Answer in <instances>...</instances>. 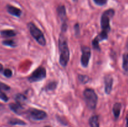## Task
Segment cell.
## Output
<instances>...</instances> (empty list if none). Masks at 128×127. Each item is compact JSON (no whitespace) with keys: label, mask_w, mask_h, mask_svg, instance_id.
<instances>
[{"label":"cell","mask_w":128,"mask_h":127,"mask_svg":"<svg viewBox=\"0 0 128 127\" xmlns=\"http://www.w3.org/2000/svg\"><path fill=\"white\" fill-rule=\"evenodd\" d=\"M59 51L60 52V64L62 67H66L68 63L70 54L67 41L62 35H61L59 39Z\"/></svg>","instance_id":"obj_1"},{"label":"cell","mask_w":128,"mask_h":127,"mask_svg":"<svg viewBox=\"0 0 128 127\" xmlns=\"http://www.w3.org/2000/svg\"><path fill=\"white\" fill-rule=\"evenodd\" d=\"M84 100L89 108L94 110L96 108L98 103V96L92 88H86L83 92Z\"/></svg>","instance_id":"obj_2"},{"label":"cell","mask_w":128,"mask_h":127,"mask_svg":"<svg viewBox=\"0 0 128 127\" xmlns=\"http://www.w3.org/2000/svg\"><path fill=\"white\" fill-rule=\"evenodd\" d=\"M115 11L113 9H109L106 10L102 14L101 17V26L102 31L108 33L111 29L110 27V21L114 16Z\"/></svg>","instance_id":"obj_3"},{"label":"cell","mask_w":128,"mask_h":127,"mask_svg":"<svg viewBox=\"0 0 128 127\" xmlns=\"http://www.w3.org/2000/svg\"><path fill=\"white\" fill-rule=\"evenodd\" d=\"M28 26L29 30H30L31 36L34 38V39L37 41L38 43L41 46H45L46 41L41 30L38 27H37V26L32 22H29Z\"/></svg>","instance_id":"obj_4"},{"label":"cell","mask_w":128,"mask_h":127,"mask_svg":"<svg viewBox=\"0 0 128 127\" xmlns=\"http://www.w3.org/2000/svg\"><path fill=\"white\" fill-rule=\"evenodd\" d=\"M46 71L45 68L42 67H40L36 68L32 73V74L29 77L28 80L30 82H36L38 81L42 80L46 77Z\"/></svg>","instance_id":"obj_5"},{"label":"cell","mask_w":128,"mask_h":127,"mask_svg":"<svg viewBox=\"0 0 128 127\" xmlns=\"http://www.w3.org/2000/svg\"><path fill=\"white\" fill-rule=\"evenodd\" d=\"M29 117L34 120H42L47 117V114L44 111L36 108H31L27 112Z\"/></svg>","instance_id":"obj_6"},{"label":"cell","mask_w":128,"mask_h":127,"mask_svg":"<svg viewBox=\"0 0 128 127\" xmlns=\"http://www.w3.org/2000/svg\"><path fill=\"white\" fill-rule=\"evenodd\" d=\"M82 56H81V62L82 66L84 67H88L91 57V49L88 46H82Z\"/></svg>","instance_id":"obj_7"},{"label":"cell","mask_w":128,"mask_h":127,"mask_svg":"<svg viewBox=\"0 0 128 127\" xmlns=\"http://www.w3.org/2000/svg\"><path fill=\"white\" fill-rule=\"evenodd\" d=\"M105 85V92L107 94H110L112 90L113 78L111 75H106L104 78Z\"/></svg>","instance_id":"obj_8"},{"label":"cell","mask_w":128,"mask_h":127,"mask_svg":"<svg viewBox=\"0 0 128 127\" xmlns=\"http://www.w3.org/2000/svg\"><path fill=\"white\" fill-rule=\"evenodd\" d=\"M9 107H10V109L14 112V113H16V114L21 115V113L23 112V107H22L21 105L19 104L18 103H10L9 105Z\"/></svg>","instance_id":"obj_9"},{"label":"cell","mask_w":128,"mask_h":127,"mask_svg":"<svg viewBox=\"0 0 128 127\" xmlns=\"http://www.w3.org/2000/svg\"><path fill=\"white\" fill-rule=\"evenodd\" d=\"M7 11L10 14L16 16V17H20L21 13H22V11L20 9L14 7L13 6H11V5H8L7 6Z\"/></svg>","instance_id":"obj_10"},{"label":"cell","mask_w":128,"mask_h":127,"mask_svg":"<svg viewBox=\"0 0 128 127\" xmlns=\"http://www.w3.org/2000/svg\"><path fill=\"white\" fill-rule=\"evenodd\" d=\"M58 14L61 19L62 21H63V23H65L67 19V16H66V7L62 5V6H60L57 9Z\"/></svg>","instance_id":"obj_11"},{"label":"cell","mask_w":128,"mask_h":127,"mask_svg":"<svg viewBox=\"0 0 128 127\" xmlns=\"http://www.w3.org/2000/svg\"><path fill=\"white\" fill-rule=\"evenodd\" d=\"M121 107H122V105H121V103H116L114 105L113 108H112V112H113L114 116L116 119H118L120 117Z\"/></svg>","instance_id":"obj_12"},{"label":"cell","mask_w":128,"mask_h":127,"mask_svg":"<svg viewBox=\"0 0 128 127\" xmlns=\"http://www.w3.org/2000/svg\"><path fill=\"white\" fill-rule=\"evenodd\" d=\"M0 34L1 36L3 37H6V38H8V37H14L16 36V33L13 30H3V31H0Z\"/></svg>","instance_id":"obj_13"},{"label":"cell","mask_w":128,"mask_h":127,"mask_svg":"<svg viewBox=\"0 0 128 127\" xmlns=\"http://www.w3.org/2000/svg\"><path fill=\"white\" fill-rule=\"evenodd\" d=\"M89 123H90V125L91 127H100L98 116H92L89 120Z\"/></svg>","instance_id":"obj_14"},{"label":"cell","mask_w":128,"mask_h":127,"mask_svg":"<svg viewBox=\"0 0 128 127\" xmlns=\"http://www.w3.org/2000/svg\"><path fill=\"white\" fill-rule=\"evenodd\" d=\"M26 100H27V98L26 97V96L23 94H21V93H18L15 97V100H16V103H19L21 105L25 103Z\"/></svg>","instance_id":"obj_15"},{"label":"cell","mask_w":128,"mask_h":127,"mask_svg":"<svg viewBox=\"0 0 128 127\" xmlns=\"http://www.w3.org/2000/svg\"><path fill=\"white\" fill-rule=\"evenodd\" d=\"M122 68L128 72V53L124 54L122 56Z\"/></svg>","instance_id":"obj_16"},{"label":"cell","mask_w":128,"mask_h":127,"mask_svg":"<svg viewBox=\"0 0 128 127\" xmlns=\"http://www.w3.org/2000/svg\"><path fill=\"white\" fill-rule=\"evenodd\" d=\"M108 37V33L104 32V31H101L94 39L100 42V41L107 39Z\"/></svg>","instance_id":"obj_17"},{"label":"cell","mask_w":128,"mask_h":127,"mask_svg":"<svg viewBox=\"0 0 128 127\" xmlns=\"http://www.w3.org/2000/svg\"><path fill=\"white\" fill-rule=\"evenodd\" d=\"M9 123L10 125H26V123L24 122H23L21 120L18 119V118H12V119H11L9 121Z\"/></svg>","instance_id":"obj_18"},{"label":"cell","mask_w":128,"mask_h":127,"mask_svg":"<svg viewBox=\"0 0 128 127\" xmlns=\"http://www.w3.org/2000/svg\"><path fill=\"white\" fill-rule=\"evenodd\" d=\"M56 87H57V82H50V83L46 85V90L48 91H52L55 90Z\"/></svg>","instance_id":"obj_19"},{"label":"cell","mask_w":128,"mask_h":127,"mask_svg":"<svg viewBox=\"0 0 128 127\" xmlns=\"http://www.w3.org/2000/svg\"><path fill=\"white\" fill-rule=\"evenodd\" d=\"M2 44L5 45V46H9V47H14L16 46V42L12 40H5V41H2Z\"/></svg>","instance_id":"obj_20"},{"label":"cell","mask_w":128,"mask_h":127,"mask_svg":"<svg viewBox=\"0 0 128 127\" xmlns=\"http://www.w3.org/2000/svg\"><path fill=\"white\" fill-rule=\"evenodd\" d=\"M78 79L81 83H86L88 82L89 80H90V78H89L88 76L86 75L80 74L78 75Z\"/></svg>","instance_id":"obj_21"},{"label":"cell","mask_w":128,"mask_h":127,"mask_svg":"<svg viewBox=\"0 0 128 127\" xmlns=\"http://www.w3.org/2000/svg\"><path fill=\"white\" fill-rule=\"evenodd\" d=\"M9 90H10V86L0 82V91L3 92V91H8Z\"/></svg>","instance_id":"obj_22"},{"label":"cell","mask_w":128,"mask_h":127,"mask_svg":"<svg viewBox=\"0 0 128 127\" xmlns=\"http://www.w3.org/2000/svg\"><path fill=\"white\" fill-rule=\"evenodd\" d=\"M3 74L6 77H7V78H10V77L12 76V71H11V70H10V68H6V69H5L4 70Z\"/></svg>","instance_id":"obj_23"},{"label":"cell","mask_w":128,"mask_h":127,"mask_svg":"<svg viewBox=\"0 0 128 127\" xmlns=\"http://www.w3.org/2000/svg\"><path fill=\"white\" fill-rule=\"evenodd\" d=\"M92 47L94 49L98 50V51H100V45H99V42L98 41H96L95 39H94L93 41L92 42Z\"/></svg>","instance_id":"obj_24"},{"label":"cell","mask_w":128,"mask_h":127,"mask_svg":"<svg viewBox=\"0 0 128 127\" xmlns=\"http://www.w3.org/2000/svg\"><path fill=\"white\" fill-rule=\"evenodd\" d=\"M0 99H1L2 100H3L4 102H8L9 100L8 96L4 93L3 92H1L0 91Z\"/></svg>","instance_id":"obj_25"},{"label":"cell","mask_w":128,"mask_h":127,"mask_svg":"<svg viewBox=\"0 0 128 127\" xmlns=\"http://www.w3.org/2000/svg\"><path fill=\"white\" fill-rule=\"evenodd\" d=\"M93 1L97 5H99V6H103V5L106 4L108 0H93Z\"/></svg>","instance_id":"obj_26"},{"label":"cell","mask_w":128,"mask_h":127,"mask_svg":"<svg viewBox=\"0 0 128 127\" xmlns=\"http://www.w3.org/2000/svg\"><path fill=\"white\" fill-rule=\"evenodd\" d=\"M74 31H75V33L76 34H80V25L78 24H76L74 25Z\"/></svg>","instance_id":"obj_27"},{"label":"cell","mask_w":128,"mask_h":127,"mask_svg":"<svg viewBox=\"0 0 128 127\" xmlns=\"http://www.w3.org/2000/svg\"><path fill=\"white\" fill-rule=\"evenodd\" d=\"M2 68H3V67H2V65L1 64H0V72L2 70Z\"/></svg>","instance_id":"obj_28"},{"label":"cell","mask_w":128,"mask_h":127,"mask_svg":"<svg viewBox=\"0 0 128 127\" xmlns=\"http://www.w3.org/2000/svg\"><path fill=\"white\" fill-rule=\"evenodd\" d=\"M126 127H128V116L127 117V118H126Z\"/></svg>","instance_id":"obj_29"},{"label":"cell","mask_w":128,"mask_h":127,"mask_svg":"<svg viewBox=\"0 0 128 127\" xmlns=\"http://www.w3.org/2000/svg\"><path fill=\"white\" fill-rule=\"evenodd\" d=\"M3 108H4V106L0 104V111H1L2 109H3Z\"/></svg>","instance_id":"obj_30"},{"label":"cell","mask_w":128,"mask_h":127,"mask_svg":"<svg viewBox=\"0 0 128 127\" xmlns=\"http://www.w3.org/2000/svg\"><path fill=\"white\" fill-rule=\"evenodd\" d=\"M50 127V126H46V127Z\"/></svg>","instance_id":"obj_31"},{"label":"cell","mask_w":128,"mask_h":127,"mask_svg":"<svg viewBox=\"0 0 128 127\" xmlns=\"http://www.w3.org/2000/svg\"><path fill=\"white\" fill-rule=\"evenodd\" d=\"M72 1H75V2H76V1H77L78 0H72Z\"/></svg>","instance_id":"obj_32"},{"label":"cell","mask_w":128,"mask_h":127,"mask_svg":"<svg viewBox=\"0 0 128 127\" xmlns=\"http://www.w3.org/2000/svg\"><path fill=\"white\" fill-rule=\"evenodd\" d=\"M127 48H128V43L127 44Z\"/></svg>","instance_id":"obj_33"}]
</instances>
